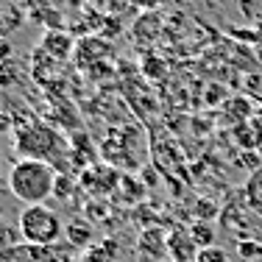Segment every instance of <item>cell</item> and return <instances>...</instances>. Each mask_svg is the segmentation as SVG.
<instances>
[{"instance_id":"30bf717a","label":"cell","mask_w":262,"mask_h":262,"mask_svg":"<svg viewBox=\"0 0 262 262\" xmlns=\"http://www.w3.org/2000/svg\"><path fill=\"white\" fill-rule=\"evenodd\" d=\"M20 229L9 226V223H0V262H11V254L20 246Z\"/></svg>"},{"instance_id":"7a4b0ae2","label":"cell","mask_w":262,"mask_h":262,"mask_svg":"<svg viewBox=\"0 0 262 262\" xmlns=\"http://www.w3.org/2000/svg\"><path fill=\"white\" fill-rule=\"evenodd\" d=\"M20 234L28 246H42L51 248L61 240L64 234V223L61 215L56 209H51L48 204H36V207H26L20 212Z\"/></svg>"},{"instance_id":"3957f363","label":"cell","mask_w":262,"mask_h":262,"mask_svg":"<svg viewBox=\"0 0 262 262\" xmlns=\"http://www.w3.org/2000/svg\"><path fill=\"white\" fill-rule=\"evenodd\" d=\"M59 137L56 131H51L42 123H28V126L17 128V151L23 154V159H42L48 162V157H53L59 151Z\"/></svg>"},{"instance_id":"ba28073f","label":"cell","mask_w":262,"mask_h":262,"mask_svg":"<svg viewBox=\"0 0 262 262\" xmlns=\"http://www.w3.org/2000/svg\"><path fill=\"white\" fill-rule=\"evenodd\" d=\"M92 234H95V229L86 217H73L70 223H64V237L73 248H86L92 243Z\"/></svg>"},{"instance_id":"6da1fadb","label":"cell","mask_w":262,"mask_h":262,"mask_svg":"<svg viewBox=\"0 0 262 262\" xmlns=\"http://www.w3.org/2000/svg\"><path fill=\"white\" fill-rule=\"evenodd\" d=\"M9 190L26 207L45 204L56 190V170L51 162L42 159H17L9 170Z\"/></svg>"},{"instance_id":"9a60e30c","label":"cell","mask_w":262,"mask_h":262,"mask_svg":"<svg viewBox=\"0 0 262 262\" xmlns=\"http://www.w3.org/2000/svg\"><path fill=\"white\" fill-rule=\"evenodd\" d=\"M195 262H229V254L223 251L221 246H212V248H201L198 251V257H195Z\"/></svg>"},{"instance_id":"44dd1931","label":"cell","mask_w":262,"mask_h":262,"mask_svg":"<svg viewBox=\"0 0 262 262\" xmlns=\"http://www.w3.org/2000/svg\"><path fill=\"white\" fill-rule=\"evenodd\" d=\"M254 36H257V39L262 42V23H259V28H254Z\"/></svg>"},{"instance_id":"9c48e42d","label":"cell","mask_w":262,"mask_h":262,"mask_svg":"<svg viewBox=\"0 0 262 262\" xmlns=\"http://www.w3.org/2000/svg\"><path fill=\"white\" fill-rule=\"evenodd\" d=\"M167 248H170V254L179 262H190L192 257H198V254H195L198 246L192 243L190 232H173L170 237H167Z\"/></svg>"},{"instance_id":"d6986e66","label":"cell","mask_w":262,"mask_h":262,"mask_svg":"<svg viewBox=\"0 0 262 262\" xmlns=\"http://www.w3.org/2000/svg\"><path fill=\"white\" fill-rule=\"evenodd\" d=\"M11 42H9V36H0V64H6V61L11 59Z\"/></svg>"},{"instance_id":"4fadbf2b","label":"cell","mask_w":262,"mask_h":262,"mask_svg":"<svg viewBox=\"0 0 262 262\" xmlns=\"http://www.w3.org/2000/svg\"><path fill=\"white\" fill-rule=\"evenodd\" d=\"M246 192H248V201H251V207L262 209V170H257V173L251 176V182H248Z\"/></svg>"},{"instance_id":"7c38bea8","label":"cell","mask_w":262,"mask_h":262,"mask_svg":"<svg viewBox=\"0 0 262 262\" xmlns=\"http://www.w3.org/2000/svg\"><path fill=\"white\" fill-rule=\"evenodd\" d=\"M23 23V14L17 6H0V36H6L9 31L20 28Z\"/></svg>"},{"instance_id":"277c9868","label":"cell","mask_w":262,"mask_h":262,"mask_svg":"<svg viewBox=\"0 0 262 262\" xmlns=\"http://www.w3.org/2000/svg\"><path fill=\"white\" fill-rule=\"evenodd\" d=\"M117 179L120 176H117L109 165H92L81 173V187L90 190L92 195H106V192H112L115 187H120Z\"/></svg>"},{"instance_id":"2e32d148","label":"cell","mask_w":262,"mask_h":262,"mask_svg":"<svg viewBox=\"0 0 262 262\" xmlns=\"http://www.w3.org/2000/svg\"><path fill=\"white\" fill-rule=\"evenodd\" d=\"M142 73H145L148 78H162L165 76V64H162L159 59H154V56H145V59H142Z\"/></svg>"},{"instance_id":"ffe728a7","label":"cell","mask_w":262,"mask_h":262,"mask_svg":"<svg viewBox=\"0 0 262 262\" xmlns=\"http://www.w3.org/2000/svg\"><path fill=\"white\" fill-rule=\"evenodd\" d=\"M198 212H201V215H212L215 209L209 207V201H198Z\"/></svg>"},{"instance_id":"5bb4252c","label":"cell","mask_w":262,"mask_h":262,"mask_svg":"<svg viewBox=\"0 0 262 262\" xmlns=\"http://www.w3.org/2000/svg\"><path fill=\"white\" fill-rule=\"evenodd\" d=\"M237 254L243 259L254 262V259H262V243H254V240H240L237 243Z\"/></svg>"},{"instance_id":"ac0fdd59","label":"cell","mask_w":262,"mask_h":262,"mask_svg":"<svg viewBox=\"0 0 262 262\" xmlns=\"http://www.w3.org/2000/svg\"><path fill=\"white\" fill-rule=\"evenodd\" d=\"M165 0H131V6H137L140 11H157Z\"/></svg>"},{"instance_id":"8992f818","label":"cell","mask_w":262,"mask_h":262,"mask_svg":"<svg viewBox=\"0 0 262 262\" xmlns=\"http://www.w3.org/2000/svg\"><path fill=\"white\" fill-rule=\"evenodd\" d=\"M112 53V45L101 36H81L76 45V61L78 67H95L101 64V59Z\"/></svg>"},{"instance_id":"5b68a950","label":"cell","mask_w":262,"mask_h":262,"mask_svg":"<svg viewBox=\"0 0 262 262\" xmlns=\"http://www.w3.org/2000/svg\"><path fill=\"white\" fill-rule=\"evenodd\" d=\"M76 36L70 34V31H45V36H42V42H39V48L45 51L51 59L56 61H64V59H70V56H76Z\"/></svg>"},{"instance_id":"8fae6325","label":"cell","mask_w":262,"mask_h":262,"mask_svg":"<svg viewBox=\"0 0 262 262\" xmlns=\"http://www.w3.org/2000/svg\"><path fill=\"white\" fill-rule=\"evenodd\" d=\"M190 237H192V243L198 246V251H201V248H212V246H215V229H212L207 221L192 223Z\"/></svg>"},{"instance_id":"e0dca14e","label":"cell","mask_w":262,"mask_h":262,"mask_svg":"<svg viewBox=\"0 0 262 262\" xmlns=\"http://www.w3.org/2000/svg\"><path fill=\"white\" fill-rule=\"evenodd\" d=\"M76 184H78V182H73V179H67V176H56V190H53V195L70 198V190H73Z\"/></svg>"},{"instance_id":"52a82bcc","label":"cell","mask_w":262,"mask_h":262,"mask_svg":"<svg viewBox=\"0 0 262 262\" xmlns=\"http://www.w3.org/2000/svg\"><path fill=\"white\" fill-rule=\"evenodd\" d=\"M159 34H162V17L157 11H142L128 31V36L137 45H151V42L159 39Z\"/></svg>"}]
</instances>
